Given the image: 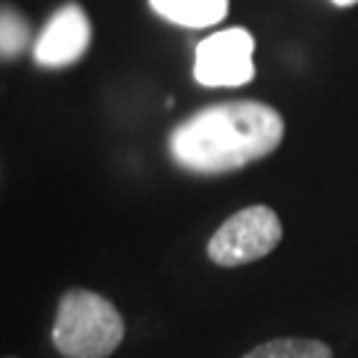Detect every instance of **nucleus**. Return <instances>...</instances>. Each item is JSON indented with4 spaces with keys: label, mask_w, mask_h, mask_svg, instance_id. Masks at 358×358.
Listing matches in <instances>:
<instances>
[{
    "label": "nucleus",
    "mask_w": 358,
    "mask_h": 358,
    "mask_svg": "<svg viewBox=\"0 0 358 358\" xmlns=\"http://www.w3.org/2000/svg\"><path fill=\"white\" fill-rule=\"evenodd\" d=\"M284 141V117L263 101L210 103L170 130L176 165L202 176H223L266 159Z\"/></svg>",
    "instance_id": "obj_1"
},
{
    "label": "nucleus",
    "mask_w": 358,
    "mask_h": 358,
    "mask_svg": "<svg viewBox=\"0 0 358 358\" xmlns=\"http://www.w3.org/2000/svg\"><path fill=\"white\" fill-rule=\"evenodd\" d=\"M125 337V321L112 300L90 289H69L59 300L51 340L64 358H109Z\"/></svg>",
    "instance_id": "obj_2"
},
{
    "label": "nucleus",
    "mask_w": 358,
    "mask_h": 358,
    "mask_svg": "<svg viewBox=\"0 0 358 358\" xmlns=\"http://www.w3.org/2000/svg\"><path fill=\"white\" fill-rule=\"evenodd\" d=\"M284 236L279 215L266 205L244 207L234 213L229 220L207 242V257L220 268H236L255 263L271 255Z\"/></svg>",
    "instance_id": "obj_3"
},
{
    "label": "nucleus",
    "mask_w": 358,
    "mask_h": 358,
    "mask_svg": "<svg viewBox=\"0 0 358 358\" xmlns=\"http://www.w3.org/2000/svg\"><path fill=\"white\" fill-rule=\"evenodd\" d=\"M255 38L242 27H229L207 35L196 45L194 77L205 88H239L255 77Z\"/></svg>",
    "instance_id": "obj_4"
},
{
    "label": "nucleus",
    "mask_w": 358,
    "mask_h": 358,
    "mask_svg": "<svg viewBox=\"0 0 358 358\" xmlns=\"http://www.w3.org/2000/svg\"><path fill=\"white\" fill-rule=\"evenodd\" d=\"M90 38L93 29L88 13L77 3H66L59 11H53V16L40 29L38 40L32 43V59L40 66L62 69L85 56Z\"/></svg>",
    "instance_id": "obj_5"
},
{
    "label": "nucleus",
    "mask_w": 358,
    "mask_h": 358,
    "mask_svg": "<svg viewBox=\"0 0 358 358\" xmlns=\"http://www.w3.org/2000/svg\"><path fill=\"white\" fill-rule=\"evenodd\" d=\"M152 11L189 29L220 24L229 16V0H149Z\"/></svg>",
    "instance_id": "obj_6"
},
{
    "label": "nucleus",
    "mask_w": 358,
    "mask_h": 358,
    "mask_svg": "<svg viewBox=\"0 0 358 358\" xmlns=\"http://www.w3.org/2000/svg\"><path fill=\"white\" fill-rule=\"evenodd\" d=\"M242 358H334V353L332 348L321 340L279 337V340H268L263 345L252 348Z\"/></svg>",
    "instance_id": "obj_7"
},
{
    "label": "nucleus",
    "mask_w": 358,
    "mask_h": 358,
    "mask_svg": "<svg viewBox=\"0 0 358 358\" xmlns=\"http://www.w3.org/2000/svg\"><path fill=\"white\" fill-rule=\"evenodd\" d=\"M32 43V29L22 13L13 6H6L0 13V51L3 59H19Z\"/></svg>",
    "instance_id": "obj_8"
},
{
    "label": "nucleus",
    "mask_w": 358,
    "mask_h": 358,
    "mask_svg": "<svg viewBox=\"0 0 358 358\" xmlns=\"http://www.w3.org/2000/svg\"><path fill=\"white\" fill-rule=\"evenodd\" d=\"M334 6H340V8H350V6H356L358 0H332Z\"/></svg>",
    "instance_id": "obj_9"
}]
</instances>
